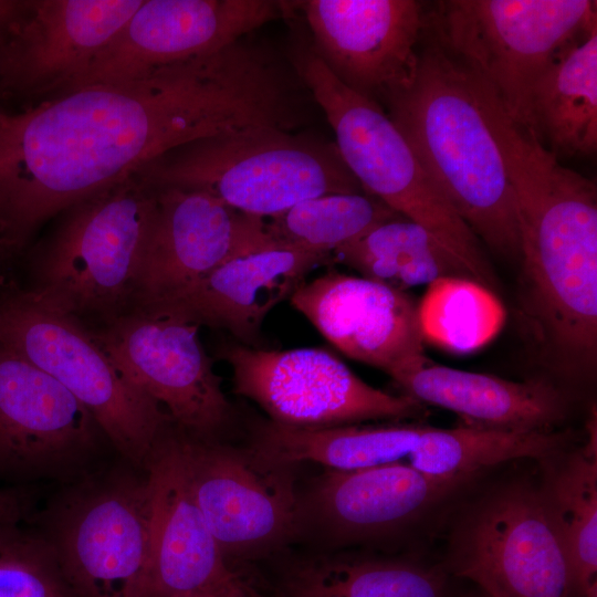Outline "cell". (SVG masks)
<instances>
[{
	"mask_svg": "<svg viewBox=\"0 0 597 597\" xmlns=\"http://www.w3.org/2000/svg\"><path fill=\"white\" fill-rule=\"evenodd\" d=\"M425 341L455 353L475 350L501 331L505 311L480 283L461 276L438 279L427 285L418 305Z\"/></svg>",
	"mask_w": 597,
	"mask_h": 597,
	"instance_id": "cell-30",
	"label": "cell"
},
{
	"mask_svg": "<svg viewBox=\"0 0 597 597\" xmlns=\"http://www.w3.org/2000/svg\"><path fill=\"white\" fill-rule=\"evenodd\" d=\"M586 443L541 461L542 498L565 545L576 597H597V440L589 421Z\"/></svg>",
	"mask_w": 597,
	"mask_h": 597,
	"instance_id": "cell-25",
	"label": "cell"
},
{
	"mask_svg": "<svg viewBox=\"0 0 597 597\" xmlns=\"http://www.w3.org/2000/svg\"><path fill=\"white\" fill-rule=\"evenodd\" d=\"M156 188L136 175L61 212L30 259V290L103 325L134 308Z\"/></svg>",
	"mask_w": 597,
	"mask_h": 597,
	"instance_id": "cell-5",
	"label": "cell"
},
{
	"mask_svg": "<svg viewBox=\"0 0 597 597\" xmlns=\"http://www.w3.org/2000/svg\"><path fill=\"white\" fill-rule=\"evenodd\" d=\"M460 597H490V596H488L485 593H483L482 590L479 589L475 593L464 594V595H462Z\"/></svg>",
	"mask_w": 597,
	"mask_h": 597,
	"instance_id": "cell-35",
	"label": "cell"
},
{
	"mask_svg": "<svg viewBox=\"0 0 597 597\" xmlns=\"http://www.w3.org/2000/svg\"><path fill=\"white\" fill-rule=\"evenodd\" d=\"M233 391L255 402L269 421L321 429L370 420H404L423 405L366 384L331 352L317 347L285 350L232 344L221 349Z\"/></svg>",
	"mask_w": 597,
	"mask_h": 597,
	"instance_id": "cell-11",
	"label": "cell"
},
{
	"mask_svg": "<svg viewBox=\"0 0 597 597\" xmlns=\"http://www.w3.org/2000/svg\"><path fill=\"white\" fill-rule=\"evenodd\" d=\"M312 50L344 85L375 102L401 88L415 69L428 13L415 0L300 2Z\"/></svg>",
	"mask_w": 597,
	"mask_h": 597,
	"instance_id": "cell-18",
	"label": "cell"
},
{
	"mask_svg": "<svg viewBox=\"0 0 597 597\" xmlns=\"http://www.w3.org/2000/svg\"><path fill=\"white\" fill-rule=\"evenodd\" d=\"M514 195L520 317L541 363L572 383L597 362V188L498 102L484 108Z\"/></svg>",
	"mask_w": 597,
	"mask_h": 597,
	"instance_id": "cell-2",
	"label": "cell"
},
{
	"mask_svg": "<svg viewBox=\"0 0 597 597\" xmlns=\"http://www.w3.org/2000/svg\"><path fill=\"white\" fill-rule=\"evenodd\" d=\"M271 0H144L63 92L137 80L150 71L217 52L282 17Z\"/></svg>",
	"mask_w": 597,
	"mask_h": 597,
	"instance_id": "cell-15",
	"label": "cell"
},
{
	"mask_svg": "<svg viewBox=\"0 0 597 597\" xmlns=\"http://www.w3.org/2000/svg\"><path fill=\"white\" fill-rule=\"evenodd\" d=\"M441 564L490 597H576L559 531L527 479L492 486L465 505Z\"/></svg>",
	"mask_w": 597,
	"mask_h": 597,
	"instance_id": "cell-9",
	"label": "cell"
},
{
	"mask_svg": "<svg viewBox=\"0 0 597 597\" xmlns=\"http://www.w3.org/2000/svg\"><path fill=\"white\" fill-rule=\"evenodd\" d=\"M27 0H0V42L21 15Z\"/></svg>",
	"mask_w": 597,
	"mask_h": 597,
	"instance_id": "cell-34",
	"label": "cell"
},
{
	"mask_svg": "<svg viewBox=\"0 0 597 597\" xmlns=\"http://www.w3.org/2000/svg\"><path fill=\"white\" fill-rule=\"evenodd\" d=\"M531 130L558 157L597 148V21L569 43L536 82Z\"/></svg>",
	"mask_w": 597,
	"mask_h": 597,
	"instance_id": "cell-23",
	"label": "cell"
},
{
	"mask_svg": "<svg viewBox=\"0 0 597 597\" xmlns=\"http://www.w3.org/2000/svg\"><path fill=\"white\" fill-rule=\"evenodd\" d=\"M35 511L32 486H0V522H29Z\"/></svg>",
	"mask_w": 597,
	"mask_h": 597,
	"instance_id": "cell-32",
	"label": "cell"
},
{
	"mask_svg": "<svg viewBox=\"0 0 597 597\" xmlns=\"http://www.w3.org/2000/svg\"><path fill=\"white\" fill-rule=\"evenodd\" d=\"M135 175L154 187L206 192L264 219L308 198L365 192L336 145L274 127H250L185 144Z\"/></svg>",
	"mask_w": 597,
	"mask_h": 597,
	"instance_id": "cell-4",
	"label": "cell"
},
{
	"mask_svg": "<svg viewBox=\"0 0 597 597\" xmlns=\"http://www.w3.org/2000/svg\"><path fill=\"white\" fill-rule=\"evenodd\" d=\"M333 259V253L289 248L251 252L223 263L177 297L140 308L224 329L254 347L268 314L290 300L314 269Z\"/></svg>",
	"mask_w": 597,
	"mask_h": 597,
	"instance_id": "cell-21",
	"label": "cell"
},
{
	"mask_svg": "<svg viewBox=\"0 0 597 597\" xmlns=\"http://www.w3.org/2000/svg\"><path fill=\"white\" fill-rule=\"evenodd\" d=\"M333 255L360 276L405 292L442 277L471 279L425 228L404 217L378 224Z\"/></svg>",
	"mask_w": 597,
	"mask_h": 597,
	"instance_id": "cell-27",
	"label": "cell"
},
{
	"mask_svg": "<svg viewBox=\"0 0 597 597\" xmlns=\"http://www.w3.org/2000/svg\"><path fill=\"white\" fill-rule=\"evenodd\" d=\"M442 564L412 558H327L293 577L292 597H450Z\"/></svg>",
	"mask_w": 597,
	"mask_h": 597,
	"instance_id": "cell-28",
	"label": "cell"
},
{
	"mask_svg": "<svg viewBox=\"0 0 597 597\" xmlns=\"http://www.w3.org/2000/svg\"><path fill=\"white\" fill-rule=\"evenodd\" d=\"M480 475L434 478L408 462L326 469L298 500L297 526L334 545L377 542L423 525Z\"/></svg>",
	"mask_w": 597,
	"mask_h": 597,
	"instance_id": "cell-16",
	"label": "cell"
},
{
	"mask_svg": "<svg viewBox=\"0 0 597 597\" xmlns=\"http://www.w3.org/2000/svg\"><path fill=\"white\" fill-rule=\"evenodd\" d=\"M170 597H252L235 573L205 587Z\"/></svg>",
	"mask_w": 597,
	"mask_h": 597,
	"instance_id": "cell-33",
	"label": "cell"
},
{
	"mask_svg": "<svg viewBox=\"0 0 597 597\" xmlns=\"http://www.w3.org/2000/svg\"><path fill=\"white\" fill-rule=\"evenodd\" d=\"M22 523L0 522V597H72L48 541Z\"/></svg>",
	"mask_w": 597,
	"mask_h": 597,
	"instance_id": "cell-31",
	"label": "cell"
},
{
	"mask_svg": "<svg viewBox=\"0 0 597 597\" xmlns=\"http://www.w3.org/2000/svg\"><path fill=\"white\" fill-rule=\"evenodd\" d=\"M280 88L262 52L237 41L119 83L0 107V254L46 221L185 144L272 127Z\"/></svg>",
	"mask_w": 597,
	"mask_h": 597,
	"instance_id": "cell-1",
	"label": "cell"
},
{
	"mask_svg": "<svg viewBox=\"0 0 597 597\" xmlns=\"http://www.w3.org/2000/svg\"><path fill=\"white\" fill-rule=\"evenodd\" d=\"M425 428L415 422H394L302 429L268 420L254 430L251 448L275 464L313 462L331 470L352 471L404 462Z\"/></svg>",
	"mask_w": 597,
	"mask_h": 597,
	"instance_id": "cell-24",
	"label": "cell"
},
{
	"mask_svg": "<svg viewBox=\"0 0 597 597\" xmlns=\"http://www.w3.org/2000/svg\"><path fill=\"white\" fill-rule=\"evenodd\" d=\"M115 451L93 415L56 379L0 345V482L78 480Z\"/></svg>",
	"mask_w": 597,
	"mask_h": 597,
	"instance_id": "cell-10",
	"label": "cell"
},
{
	"mask_svg": "<svg viewBox=\"0 0 597 597\" xmlns=\"http://www.w3.org/2000/svg\"><path fill=\"white\" fill-rule=\"evenodd\" d=\"M596 18L590 0H447L428 13L446 49L528 130L536 82Z\"/></svg>",
	"mask_w": 597,
	"mask_h": 597,
	"instance_id": "cell-8",
	"label": "cell"
},
{
	"mask_svg": "<svg viewBox=\"0 0 597 597\" xmlns=\"http://www.w3.org/2000/svg\"><path fill=\"white\" fill-rule=\"evenodd\" d=\"M0 345L64 386L95 418L118 457L145 470L172 422L113 363L91 327L30 289H0Z\"/></svg>",
	"mask_w": 597,
	"mask_h": 597,
	"instance_id": "cell-7",
	"label": "cell"
},
{
	"mask_svg": "<svg viewBox=\"0 0 597 597\" xmlns=\"http://www.w3.org/2000/svg\"><path fill=\"white\" fill-rule=\"evenodd\" d=\"M144 0H27L0 42V101L63 92Z\"/></svg>",
	"mask_w": 597,
	"mask_h": 597,
	"instance_id": "cell-17",
	"label": "cell"
},
{
	"mask_svg": "<svg viewBox=\"0 0 597 597\" xmlns=\"http://www.w3.org/2000/svg\"><path fill=\"white\" fill-rule=\"evenodd\" d=\"M289 301L343 354L390 377L425 357L418 305L405 291L329 271Z\"/></svg>",
	"mask_w": 597,
	"mask_h": 597,
	"instance_id": "cell-19",
	"label": "cell"
},
{
	"mask_svg": "<svg viewBox=\"0 0 597 597\" xmlns=\"http://www.w3.org/2000/svg\"><path fill=\"white\" fill-rule=\"evenodd\" d=\"M199 327L169 312L136 307L91 329L113 363L166 408L177 428L218 440L233 411L199 339Z\"/></svg>",
	"mask_w": 597,
	"mask_h": 597,
	"instance_id": "cell-12",
	"label": "cell"
},
{
	"mask_svg": "<svg viewBox=\"0 0 597 597\" xmlns=\"http://www.w3.org/2000/svg\"><path fill=\"white\" fill-rule=\"evenodd\" d=\"M151 499V572L148 597L191 591L233 572L193 498L171 422L145 467Z\"/></svg>",
	"mask_w": 597,
	"mask_h": 597,
	"instance_id": "cell-20",
	"label": "cell"
},
{
	"mask_svg": "<svg viewBox=\"0 0 597 597\" xmlns=\"http://www.w3.org/2000/svg\"><path fill=\"white\" fill-rule=\"evenodd\" d=\"M401 217L363 193H331L300 201L266 220L280 248L333 253L378 224Z\"/></svg>",
	"mask_w": 597,
	"mask_h": 597,
	"instance_id": "cell-29",
	"label": "cell"
},
{
	"mask_svg": "<svg viewBox=\"0 0 597 597\" xmlns=\"http://www.w3.org/2000/svg\"><path fill=\"white\" fill-rule=\"evenodd\" d=\"M388 116L480 242L520 261L516 205L499 144L469 71L427 22L408 82Z\"/></svg>",
	"mask_w": 597,
	"mask_h": 597,
	"instance_id": "cell-3",
	"label": "cell"
},
{
	"mask_svg": "<svg viewBox=\"0 0 597 597\" xmlns=\"http://www.w3.org/2000/svg\"><path fill=\"white\" fill-rule=\"evenodd\" d=\"M570 440L569 431L426 426L407 462L434 478L481 475L513 460L541 462L569 448Z\"/></svg>",
	"mask_w": 597,
	"mask_h": 597,
	"instance_id": "cell-26",
	"label": "cell"
},
{
	"mask_svg": "<svg viewBox=\"0 0 597 597\" xmlns=\"http://www.w3.org/2000/svg\"><path fill=\"white\" fill-rule=\"evenodd\" d=\"M391 378L408 396L448 409L469 426L556 430L570 410L565 390L547 378L507 380L439 365L426 356Z\"/></svg>",
	"mask_w": 597,
	"mask_h": 597,
	"instance_id": "cell-22",
	"label": "cell"
},
{
	"mask_svg": "<svg viewBox=\"0 0 597 597\" xmlns=\"http://www.w3.org/2000/svg\"><path fill=\"white\" fill-rule=\"evenodd\" d=\"M179 430L188 481L224 557L270 549L296 531L293 467Z\"/></svg>",
	"mask_w": 597,
	"mask_h": 597,
	"instance_id": "cell-13",
	"label": "cell"
},
{
	"mask_svg": "<svg viewBox=\"0 0 597 597\" xmlns=\"http://www.w3.org/2000/svg\"><path fill=\"white\" fill-rule=\"evenodd\" d=\"M72 597H148L151 499L146 469L106 463L62 484L30 519Z\"/></svg>",
	"mask_w": 597,
	"mask_h": 597,
	"instance_id": "cell-6",
	"label": "cell"
},
{
	"mask_svg": "<svg viewBox=\"0 0 597 597\" xmlns=\"http://www.w3.org/2000/svg\"><path fill=\"white\" fill-rule=\"evenodd\" d=\"M155 188L157 210L139 266L134 308L177 297L234 258L280 248L264 218L202 191Z\"/></svg>",
	"mask_w": 597,
	"mask_h": 597,
	"instance_id": "cell-14",
	"label": "cell"
}]
</instances>
